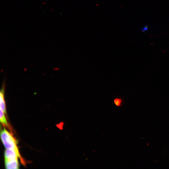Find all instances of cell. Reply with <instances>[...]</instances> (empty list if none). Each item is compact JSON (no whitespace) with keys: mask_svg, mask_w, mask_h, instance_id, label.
Listing matches in <instances>:
<instances>
[{"mask_svg":"<svg viewBox=\"0 0 169 169\" xmlns=\"http://www.w3.org/2000/svg\"><path fill=\"white\" fill-rule=\"evenodd\" d=\"M0 136L2 142L6 149H12L19 153L15 139L4 128L2 130Z\"/></svg>","mask_w":169,"mask_h":169,"instance_id":"obj_1","label":"cell"},{"mask_svg":"<svg viewBox=\"0 0 169 169\" xmlns=\"http://www.w3.org/2000/svg\"><path fill=\"white\" fill-rule=\"evenodd\" d=\"M5 160L18 159L21 157L19 153L12 149H6L4 152Z\"/></svg>","mask_w":169,"mask_h":169,"instance_id":"obj_2","label":"cell"},{"mask_svg":"<svg viewBox=\"0 0 169 169\" xmlns=\"http://www.w3.org/2000/svg\"><path fill=\"white\" fill-rule=\"evenodd\" d=\"M5 168L8 169H17L19 168V165L18 159L5 160Z\"/></svg>","mask_w":169,"mask_h":169,"instance_id":"obj_3","label":"cell"},{"mask_svg":"<svg viewBox=\"0 0 169 169\" xmlns=\"http://www.w3.org/2000/svg\"><path fill=\"white\" fill-rule=\"evenodd\" d=\"M5 84L4 82L0 92V109H2L4 112L6 113V108L5 101L4 100V92L5 90Z\"/></svg>","mask_w":169,"mask_h":169,"instance_id":"obj_4","label":"cell"},{"mask_svg":"<svg viewBox=\"0 0 169 169\" xmlns=\"http://www.w3.org/2000/svg\"><path fill=\"white\" fill-rule=\"evenodd\" d=\"M4 113L3 110L0 109V120L1 122L5 125L8 126V124L6 117L4 115Z\"/></svg>","mask_w":169,"mask_h":169,"instance_id":"obj_5","label":"cell"},{"mask_svg":"<svg viewBox=\"0 0 169 169\" xmlns=\"http://www.w3.org/2000/svg\"><path fill=\"white\" fill-rule=\"evenodd\" d=\"M114 104L118 106L121 105L122 102V100L120 98H116L114 100Z\"/></svg>","mask_w":169,"mask_h":169,"instance_id":"obj_6","label":"cell"}]
</instances>
